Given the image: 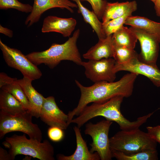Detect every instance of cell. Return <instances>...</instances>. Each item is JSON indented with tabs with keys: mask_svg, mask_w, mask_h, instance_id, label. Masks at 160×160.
Returning a JSON list of instances; mask_svg holds the SVG:
<instances>
[{
	"mask_svg": "<svg viewBox=\"0 0 160 160\" xmlns=\"http://www.w3.org/2000/svg\"><path fill=\"white\" fill-rule=\"evenodd\" d=\"M138 75L130 73L124 75L116 82L101 81L86 87L77 80L75 81L79 88L81 95L77 106L68 112V124L69 125L75 116H78L84 108L91 103L104 102L118 96L128 97L132 94L134 84Z\"/></svg>",
	"mask_w": 160,
	"mask_h": 160,
	"instance_id": "6da1fadb",
	"label": "cell"
},
{
	"mask_svg": "<svg viewBox=\"0 0 160 160\" xmlns=\"http://www.w3.org/2000/svg\"><path fill=\"white\" fill-rule=\"evenodd\" d=\"M124 97L116 96L102 102H95L87 105L79 114L73 118L71 123L76 124L80 128L89 120L97 116H103L106 119L114 121L123 131H131L139 128L150 117L147 114L138 118L136 120L131 121L122 114L120 107Z\"/></svg>",
	"mask_w": 160,
	"mask_h": 160,
	"instance_id": "7a4b0ae2",
	"label": "cell"
},
{
	"mask_svg": "<svg viewBox=\"0 0 160 160\" xmlns=\"http://www.w3.org/2000/svg\"><path fill=\"white\" fill-rule=\"evenodd\" d=\"M79 34L80 30L78 29L64 43L62 44L53 43L45 50L33 52L26 56L35 65L44 63L51 69L63 60L72 61L81 65L82 61L76 45Z\"/></svg>",
	"mask_w": 160,
	"mask_h": 160,
	"instance_id": "3957f363",
	"label": "cell"
},
{
	"mask_svg": "<svg viewBox=\"0 0 160 160\" xmlns=\"http://www.w3.org/2000/svg\"><path fill=\"white\" fill-rule=\"evenodd\" d=\"M111 150L132 153L156 150L157 142L147 132L139 128L121 130L109 138Z\"/></svg>",
	"mask_w": 160,
	"mask_h": 160,
	"instance_id": "277c9868",
	"label": "cell"
},
{
	"mask_svg": "<svg viewBox=\"0 0 160 160\" xmlns=\"http://www.w3.org/2000/svg\"><path fill=\"white\" fill-rule=\"evenodd\" d=\"M5 140L11 145L8 152L11 160H14L19 154L29 156L40 160H55L54 148L47 140L41 142L36 139H28L23 134H14L6 137Z\"/></svg>",
	"mask_w": 160,
	"mask_h": 160,
	"instance_id": "5b68a950",
	"label": "cell"
},
{
	"mask_svg": "<svg viewBox=\"0 0 160 160\" xmlns=\"http://www.w3.org/2000/svg\"><path fill=\"white\" fill-rule=\"evenodd\" d=\"M32 117L29 111L12 115L0 111V139L8 133L19 131L27 135L30 138L41 142L42 140L41 131L37 124L33 123Z\"/></svg>",
	"mask_w": 160,
	"mask_h": 160,
	"instance_id": "8992f818",
	"label": "cell"
},
{
	"mask_svg": "<svg viewBox=\"0 0 160 160\" xmlns=\"http://www.w3.org/2000/svg\"><path fill=\"white\" fill-rule=\"evenodd\" d=\"M113 121L103 120L96 124L89 122L86 124L84 133L91 137L92 143L90 144V151L97 152L101 160H111L112 158L110 147L108 134Z\"/></svg>",
	"mask_w": 160,
	"mask_h": 160,
	"instance_id": "52a82bcc",
	"label": "cell"
},
{
	"mask_svg": "<svg viewBox=\"0 0 160 160\" xmlns=\"http://www.w3.org/2000/svg\"><path fill=\"white\" fill-rule=\"evenodd\" d=\"M0 48L8 66L18 70L23 76L32 80L39 79L41 76L42 74L39 69L20 50L7 46L1 39Z\"/></svg>",
	"mask_w": 160,
	"mask_h": 160,
	"instance_id": "ba28073f",
	"label": "cell"
},
{
	"mask_svg": "<svg viewBox=\"0 0 160 160\" xmlns=\"http://www.w3.org/2000/svg\"><path fill=\"white\" fill-rule=\"evenodd\" d=\"M116 61L113 58H103L98 60H89L82 61L81 65L85 69L87 77L96 83L101 81L113 82L116 73L113 71Z\"/></svg>",
	"mask_w": 160,
	"mask_h": 160,
	"instance_id": "9c48e42d",
	"label": "cell"
},
{
	"mask_svg": "<svg viewBox=\"0 0 160 160\" xmlns=\"http://www.w3.org/2000/svg\"><path fill=\"white\" fill-rule=\"evenodd\" d=\"M129 28L136 35L141 47L139 58L143 61L156 65L159 55L160 44L158 37L141 29L130 27Z\"/></svg>",
	"mask_w": 160,
	"mask_h": 160,
	"instance_id": "30bf717a",
	"label": "cell"
},
{
	"mask_svg": "<svg viewBox=\"0 0 160 160\" xmlns=\"http://www.w3.org/2000/svg\"><path fill=\"white\" fill-rule=\"evenodd\" d=\"M120 71H126L144 76L156 86L160 87V70L156 64H151L143 61L139 58L138 54L126 63H115L114 72L116 73Z\"/></svg>",
	"mask_w": 160,
	"mask_h": 160,
	"instance_id": "8fae6325",
	"label": "cell"
},
{
	"mask_svg": "<svg viewBox=\"0 0 160 160\" xmlns=\"http://www.w3.org/2000/svg\"><path fill=\"white\" fill-rule=\"evenodd\" d=\"M39 118L50 127H57L65 130L69 126L67 114L59 108L53 96L44 98Z\"/></svg>",
	"mask_w": 160,
	"mask_h": 160,
	"instance_id": "7c38bea8",
	"label": "cell"
},
{
	"mask_svg": "<svg viewBox=\"0 0 160 160\" xmlns=\"http://www.w3.org/2000/svg\"><path fill=\"white\" fill-rule=\"evenodd\" d=\"M32 9L27 17L25 24L28 27L37 22L42 14L48 9L55 8L66 9L73 12V8H77L76 4L69 0H34Z\"/></svg>",
	"mask_w": 160,
	"mask_h": 160,
	"instance_id": "4fadbf2b",
	"label": "cell"
},
{
	"mask_svg": "<svg viewBox=\"0 0 160 160\" xmlns=\"http://www.w3.org/2000/svg\"><path fill=\"white\" fill-rule=\"evenodd\" d=\"M76 23V20L72 17L63 18L49 15L44 20L41 31L43 33L56 32L61 33L64 37H69Z\"/></svg>",
	"mask_w": 160,
	"mask_h": 160,
	"instance_id": "5bb4252c",
	"label": "cell"
},
{
	"mask_svg": "<svg viewBox=\"0 0 160 160\" xmlns=\"http://www.w3.org/2000/svg\"><path fill=\"white\" fill-rule=\"evenodd\" d=\"M76 139V147L74 153L70 156H66L59 154L57 155L58 160H100L98 154L95 152H91L88 149L87 143L82 137L80 128L77 126L73 127Z\"/></svg>",
	"mask_w": 160,
	"mask_h": 160,
	"instance_id": "9a60e30c",
	"label": "cell"
},
{
	"mask_svg": "<svg viewBox=\"0 0 160 160\" xmlns=\"http://www.w3.org/2000/svg\"><path fill=\"white\" fill-rule=\"evenodd\" d=\"M33 80L23 76V79H17V81L24 91L31 107V112L33 116L38 118L45 97L39 93L32 86Z\"/></svg>",
	"mask_w": 160,
	"mask_h": 160,
	"instance_id": "2e32d148",
	"label": "cell"
},
{
	"mask_svg": "<svg viewBox=\"0 0 160 160\" xmlns=\"http://www.w3.org/2000/svg\"><path fill=\"white\" fill-rule=\"evenodd\" d=\"M112 35L99 39L98 42L83 55V57L89 60H98L113 57L114 43Z\"/></svg>",
	"mask_w": 160,
	"mask_h": 160,
	"instance_id": "e0dca14e",
	"label": "cell"
},
{
	"mask_svg": "<svg viewBox=\"0 0 160 160\" xmlns=\"http://www.w3.org/2000/svg\"><path fill=\"white\" fill-rule=\"evenodd\" d=\"M137 7L135 1L107 2L102 17V24L122 16L131 9Z\"/></svg>",
	"mask_w": 160,
	"mask_h": 160,
	"instance_id": "ac0fdd59",
	"label": "cell"
},
{
	"mask_svg": "<svg viewBox=\"0 0 160 160\" xmlns=\"http://www.w3.org/2000/svg\"><path fill=\"white\" fill-rule=\"evenodd\" d=\"M0 109V111L12 115H17L28 111L11 94L1 89Z\"/></svg>",
	"mask_w": 160,
	"mask_h": 160,
	"instance_id": "d6986e66",
	"label": "cell"
},
{
	"mask_svg": "<svg viewBox=\"0 0 160 160\" xmlns=\"http://www.w3.org/2000/svg\"><path fill=\"white\" fill-rule=\"evenodd\" d=\"M139 28L157 36L160 43V23L152 21L148 18L139 16L129 17L124 24Z\"/></svg>",
	"mask_w": 160,
	"mask_h": 160,
	"instance_id": "ffe728a7",
	"label": "cell"
},
{
	"mask_svg": "<svg viewBox=\"0 0 160 160\" xmlns=\"http://www.w3.org/2000/svg\"><path fill=\"white\" fill-rule=\"evenodd\" d=\"M77 6L78 12L82 15L85 21L91 25L96 33L99 39L105 38L106 36L103 32L102 23L92 11H91L84 7L80 0H72Z\"/></svg>",
	"mask_w": 160,
	"mask_h": 160,
	"instance_id": "44dd1931",
	"label": "cell"
},
{
	"mask_svg": "<svg viewBox=\"0 0 160 160\" xmlns=\"http://www.w3.org/2000/svg\"><path fill=\"white\" fill-rule=\"evenodd\" d=\"M115 45L134 49L137 39L134 33L124 25L112 35Z\"/></svg>",
	"mask_w": 160,
	"mask_h": 160,
	"instance_id": "7402d4cb",
	"label": "cell"
},
{
	"mask_svg": "<svg viewBox=\"0 0 160 160\" xmlns=\"http://www.w3.org/2000/svg\"><path fill=\"white\" fill-rule=\"evenodd\" d=\"M111 151L112 158L118 160H156L158 159L157 150L132 153H125L113 150Z\"/></svg>",
	"mask_w": 160,
	"mask_h": 160,
	"instance_id": "603a6c76",
	"label": "cell"
},
{
	"mask_svg": "<svg viewBox=\"0 0 160 160\" xmlns=\"http://www.w3.org/2000/svg\"><path fill=\"white\" fill-rule=\"evenodd\" d=\"M137 9V7L132 8L122 16L102 24L103 31L105 36H107L112 34L124 25L127 18L132 15V13Z\"/></svg>",
	"mask_w": 160,
	"mask_h": 160,
	"instance_id": "cb8c5ba5",
	"label": "cell"
},
{
	"mask_svg": "<svg viewBox=\"0 0 160 160\" xmlns=\"http://www.w3.org/2000/svg\"><path fill=\"white\" fill-rule=\"evenodd\" d=\"M17 81L12 84L3 86L0 89L11 94L21 103L26 110L31 112V108L30 104L24 91Z\"/></svg>",
	"mask_w": 160,
	"mask_h": 160,
	"instance_id": "d4e9b609",
	"label": "cell"
},
{
	"mask_svg": "<svg viewBox=\"0 0 160 160\" xmlns=\"http://www.w3.org/2000/svg\"><path fill=\"white\" fill-rule=\"evenodd\" d=\"M137 55L134 49L117 46L114 44L113 58L116 63L122 64L127 62Z\"/></svg>",
	"mask_w": 160,
	"mask_h": 160,
	"instance_id": "484cf974",
	"label": "cell"
},
{
	"mask_svg": "<svg viewBox=\"0 0 160 160\" xmlns=\"http://www.w3.org/2000/svg\"><path fill=\"white\" fill-rule=\"evenodd\" d=\"M33 6L29 4H24L18 0H0V9L7 10L14 9L19 11L28 13L31 12Z\"/></svg>",
	"mask_w": 160,
	"mask_h": 160,
	"instance_id": "4316f807",
	"label": "cell"
},
{
	"mask_svg": "<svg viewBox=\"0 0 160 160\" xmlns=\"http://www.w3.org/2000/svg\"><path fill=\"white\" fill-rule=\"evenodd\" d=\"M81 1H87L91 5L93 11L99 19L102 18L107 1L106 0H80Z\"/></svg>",
	"mask_w": 160,
	"mask_h": 160,
	"instance_id": "83f0119b",
	"label": "cell"
},
{
	"mask_svg": "<svg viewBox=\"0 0 160 160\" xmlns=\"http://www.w3.org/2000/svg\"><path fill=\"white\" fill-rule=\"evenodd\" d=\"M63 129L57 127H50L47 134L49 139L53 142H57L61 141L64 137Z\"/></svg>",
	"mask_w": 160,
	"mask_h": 160,
	"instance_id": "f1b7e54d",
	"label": "cell"
},
{
	"mask_svg": "<svg viewBox=\"0 0 160 160\" xmlns=\"http://www.w3.org/2000/svg\"><path fill=\"white\" fill-rule=\"evenodd\" d=\"M147 132L157 143H160V125L146 127Z\"/></svg>",
	"mask_w": 160,
	"mask_h": 160,
	"instance_id": "f546056e",
	"label": "cell"
},
{
	"mask_svg": "<svg viewBox=\"0 0 160 160\" xmlns=\"http://www.w3.org/2000/svg\"><path fill=\"white\" fill-rule=\"evenodd\" d=\"M16 78H12L3 72L0 73V88L3 86L12 84L16 81Z\"/></svg>",
	"mask_w": 160,
	"mask_h": 160,
	"instance_id": "4dcf8cb0",
	"label": "cell"
},
{
	"mask_svg": "<svg viewBox=\"0 0 160 160\" xmlns=\"http://www.w3.org/2000/svg\"><path fill=\"white\" fill-rule=\"evenodd\" d=\"M0 160H11L9 152L0 147Z\"/></svg>",
	"mask_w": 160,
	"mask_h": 160,
	"instance_id": "1f68e13d",
	"label": "cell"
},
{
	"mask_svg": "<svg viewBox=\"0 0 160 160\" xmlns=\"http://www.w3.org/2000/svg\"><path fill=\"white\" fill-rule=\"evenodd\" d=\"M0 33L9 38L12 37L13 36V32L12 30L4 27L1 25H0Z\"/></svg>",
	"mask_w": 160,
	"mask_h": 160,
	"instance_id": "d6a6232c",
	"label": "cell"
},
{
	"mask_svg": "<svg viewBox=\"0 0 160 160\" xmlns=\"http://www.w3.org/2000/svg\"><path fill=\"white\" fill-rule=\"evenodd\" d=\"M154 4L156 14L157 16L160 17V0H156Z\"/></svg>",
	"mask_w": 160,
	"mask_h": 160,
	"instance_id": "836d02e7",
	"label": "cell"
},
{
	"mask_svg": "<svg viewBox=\"0 0 160 160\" xmlns=\"http://www.w3.org/2000/svg\"><path fill=\"white\" fill-rule=\"evenodd\" d=\"M2 144L5 148H7L10 149L11 147L10 143L6 140L2 142Z\"/></svg>",
	"mask_w": 160,
	"mask_h": 160,
	"instance_id": "e575fe53",
	"label": "cell"
},
{
	"mask_svg": "<svg viewBox=\"0 0 160 160\" xmlns=\"http://www.w3.org/2000/svg\"><path fill=\"white\" fill-rule=\"evenodd\" d=\"M150 0L151 1H152L153 2L154 4L156 2V0Z\"/></svg>",
	"mask_w": 160,
	"mask_h": 160,
	"instance_id": "d590c367",
	"label": "cell"
}]
</instances>
